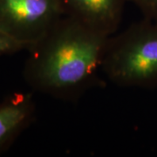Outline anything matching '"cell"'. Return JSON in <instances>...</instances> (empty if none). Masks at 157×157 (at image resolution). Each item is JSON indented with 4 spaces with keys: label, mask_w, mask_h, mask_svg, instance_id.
I'll return each instance as SVG.
<instances>
[{
    "label": "cell",
    "mask_w": 157,
    "mask_h": 157,
    "mask_svg": "<svg viewBox=\"0 0 157 157\" xmlns=\"http://www.w3.org/2000/svg\"><path fill=\"white\" fill-rule=\"evenodd\" d=\"M109 36L64 15L31 45L23 77L33 92L76 102L102 83V63Z\"/></svg>",
    "instance_id": "cell-1"
},
{
    "label": "cell",
    "mask_w": 157,
    "mask_h": 157,
    "mask_svg": "<svg viewBox=\"0 0 157 157\" xmlns=\"http://www.w3.org/2000/svg\"><path fill=\"white\" fill-rule=\"evenodd\" d=\"M102 73L120 87H157V23L142 18L109 36Z\"/></svg>",
    "instance_id": "cell-2"
},
{
    "label": "cell",
    "mask_w": 157,
    "mask_h": 157,
    "mask_svg": "<svg viewBox=\"0 0 157 157\" xmlns=\"http://www.w3.org/2000/svg\"><path fill=\"white\" fill-rule=\"evenodd\" d=\"M64 15L60 0H0V30L27 49Z\"/></svg>",
    "instance_id": "cell-3"
},
{
    "label": "cell",
    "mask_w": 157,
    "mask_h": 157,
    "mask_svg": "<svg viewBox=\"0 0 157 157\" xmlns=\"http://www.w3.org/2000/svg\"><path fill=\"white\" fill-rule=\"evenodd\" d=\"M66 16L107 36L118 32L128 0H60Z\"/></svg>",
    "instance_id": "cell-4"
},
{
    "label": "cell",
    "mask_w": 157,
    "mask_h": 157,
    "mask_svg": "<svg viewBox=\"0 0 157 157\" xmlns=\"http://www.w3.org/2000/svg\"><path fill=\"white\" fill-rule=\"evenodd\" d=\"M36 113L32 92H15L0 101V155L33 123Z\"/></svg>",
    "instance_id": "cell-5"
},
{
    "label": "cell",
    "mask_w": 157,
    "mask_h": 157,
    "mask_svg": "<svg viewBox=\"0 0 157 157\" xmlns=\"http://www.w3.org/2000/svg\"><path fill=\"white\" fill-rule=\"evenodd\" d=\"M27 50V47L17 42L0 30V55H11Z\"/></svg>",
    "instance_id": "cell-6"
},
{
    "label": "cell",
    "mask_w": 157,
    "mask_h": 157,
    "mask_svg": "<svg viewBox=\"0 0 157 157\" xmlns=\"http://www.w3.org/2000/svg\"><path fill=\"white\" fill-rule=\"evenodd\" d=\"M141 12L143 18L157 23V0H128Z\"/></svg>",
    "instance_id": "cell-7"
}]
</instances>
